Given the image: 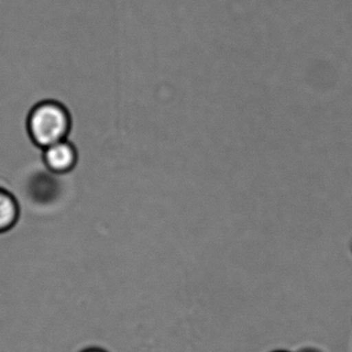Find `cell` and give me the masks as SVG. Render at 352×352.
<instances>
[{
    "label": "cell",
    "mask_w": 352,
    "mask_h": 352,
    "mask_svg": "<svg viewBox=\"0 0 352 352\" xmlns=\"http://www.w3.org/2000/svg\"><path fill=\"white\" fill-rule=\"evenodd\" d=\"M44 160L51 172L65 174L74 170L77 164V150L65 140L44 149Z\"/></svg>",
    "instance_id": "cell-2"
},
{
    "label": "cell",
    "mask_w": 352,
    "mask_h": 352,
    "mask_svg": "<svg viewBox=\"0 0 352 352\" xmlns=\"http://www.w3.org/2000/svg\"><path fill=\"white\" fill-rule=\"evenodd\" d=\"M298 352H322L320 350L316 349V348L307 347L304 349L300 350Z\"/></svg>",
    "instance_id": "cell-4"
},
{
    "label": "cell",
    "mask_w": 352,
    "mask_h": 352,
    "mask_svg": "<svg viewBox=\"0 0 352 352\" xmlns=\"http://www.w3.org/2000/svg\"><path fill=\"white\" fill-rule=\"evenodd\" d=\"M82 352H107V351H104V350H102V349H98V348H90V349H86Z\"/></svg>",
    "instance_id": "cell-5"
},
{
    "label": "cell",
    "mask_w": 352,
    "mask_h": 352,
    "mask_svg": "<svg viewBox=\"0 0 352 352\" xmlns=\"http://www.w3.org/2000/svg\"><path fill=\"white\" fill-rule=\"evenodd\" d=\"M271 352H292L288 351V350H284V349H277V350H273V351Z\"/></svg>",
    "instance_id": "cell-6"
},
{
    "label": "cell",
    "mask_w": 352,
    "mask_h": 352,
    "mask_svg": "<svg viewBox=\"0 0 352 352\" xmlns=\"http://www.w3.org/2000/svg\"><path fill=\"white\" fill-rule=\"evenodd\" d=\"M19 207L13 195L0 189V232L12 230L18 222Z\"/></svg>",
    "instance_id": "cell-3"
},
{
    "label": "cell",
    "mask_w": 352,
    "mask_h": 352,
    "mask_svg": "<svg viewBox=\"0 0 352 352\" xmlns=\"http://www.w3.org/2000/svg\"><path fill=\"white\" fill-rule=\"evenodd\" d=\"M71 116L63 104L44 102L32 111L28 131L32 141L42 148L65 141L71 131Z\"/></svg>",
    "instance_id": "cell-1"
}]
</instances>
